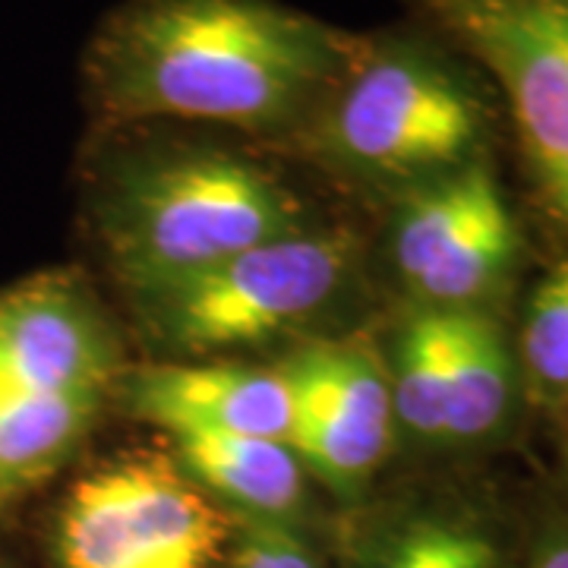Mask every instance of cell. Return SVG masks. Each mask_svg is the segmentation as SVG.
Instances as JSON below:
<instances>
[{
    "instance_id": "1",
    "label": "cell",
    "mask_w": 568,
    "mask_h": 568,
    "mask_svg": "<svg viewBox=\"0 0 568 568\" xmlns=\"http://www.w3.org/2000/svg\"><path fill=\"white\" fill-rule=\"evenodd\" d=\"M361 41L275 0H126L89 48L114 121L301 130Z\"/></svg>"
},
{
    "instance_id": "2",
    "label": "cell",
    "mask_w": 568,
    "mask_h": 568,
    "mask_svg": "<svg viewBox=\"0 0 568 568\" xmlns=\"http://www.w3.org/2000/svg\"><path fill=\"white\" fill-rule=\"evenodd\" d=\"M301 133L323 162L410 190L487 159L493 108L446 51L417 39L361 41Z\"/></svg>"
},
{
    "instance_id": "3",
    "label": "cell",
    "mask_w": 568,
    "mask_h": 568,
    "mask_svg": "<svg viewBox=\"0 0 568 568\" xmlns=\"http://www.w3.org/2000/svg\"><path fill=\"white\" fill-rule=\"evenodd\" d=\"M304 231V209L287 186L224 152L142 162L102 203L108 260L133 294Z\"/></svg>"
},
{
    "instance_id": "4",
    "label": "cell",
    "mask_w": 568,
    "mask_h": 568,
    "mask_svg": "<svg viewBox=\"0 0 568 568\" xmlns=\"http://www.w3.org/2000/svg\"><path fill=\"white\" fill-rule=\"evenodd\" d=\"M357 246L342 231H304L136 294L149 332L174 351L263 345L316 316L345 287Z\"/></svg>"
},
{
    "instance_id": "5",
    "label": "cell",
    "mask_w": 568,
    "mask_h": 568,
    "mask_svg": "<svg viewBox=\"0 0 568 568\" xmlns=\"http://www.w3.org/2000/svg\"><path fill=\"white\" fill-rule=\"evenodd\" d=\"M496 82L530 190L568 234V0H424Z\"/></svg>"
},
{
    "instance_id": "6",
    "label": "cell",
    "mask_w": 568,
    "mask_h": 568,
    "mask_svg": "<svg viewBox=\"0 0 568 568\" xmlns=\"http://www.w3.org/2000/svg\"><path fill=\"white\" fill-rule=\"evenodd\" d=\"M231 525L168 455H130L70 489L58 521L61 568H212Z\"/></svg>"
},
{
    "instance_id": "7",
    "label": "cell",
    "mask_w": 568,
    "mask_h": 568,
    "mask_svg": "<svg viewBox=\"0 0 568 568\" xmlns=\"http://www.w3.org/2000/svg\"><path fill=\"white\" fill-rule=\"evenodd\" d=\"M392 263L417 306L493 310L521 263V227L487 159L402 193Z\"/></svg>"
},
{
    "instance_id": "8",
    "label": "cell",
    "mask_w": 568,
    "mask_h": 568,
    "mask_svg": "<svg viewBox=\"0 0 568 568\" xmlns=\"http://www.w3.org/2000/svg\"><path fill=\"white\" fill-rule=\"evenodd\" d=\"M291 392L287 446L335 493H357L398 436L388 361L373 335L320 338L282 366Z\"/></svg>"
},
{
    "instance_id": "9",
    "label": "cell",
    "mask_w": 568,
    "mask_h": 568,
    "mask_svg": "<svg viewBox=\"0 0 568 568\" xmlns=\"http://www.w3.org/2000/svg\"><path fill=\"white\" fill-rule=\"evenodd\" d=\"M121 351L92 294L70 275H41L0 294V392L104 395Z\"/></svg>"
},
{
    "instance_id": "10",
    "label": "cell",
    "mask_w": 568,
    "mask_h": 568,
    "mask_svg": "<svg viewBox=\"0 0 568 568\" xmlns=\"http://www.w3.org/2000/svg\"><path fill=\"white\" fill-rule=\"evenodd\" d=\"M123 407L168 436H260L291 433V392L282 369L244 364H155L121 373Z\"/></svg>"
},
{
    "instance_id": "11",
    "label": "cell",
    "mask_w": 568,
    "mask_h": 568,
    "mask_svg": "<svg viewBox=\"0 0 568 568\" xmlns=\"http://www.w3.org/2000/svg\"><path fill=\"white\" fill-rule=\"evenodd\" d=\"M521 392L515 342L493 310H452L443 446L474 448L506 433Z\"/></svg>"
},
{
    "instance_id": "12",
    "label": "cell",
    "mask_w": 568,
    "mask_h": 568,
    "mask_svg": "<svg viewBox=\"0 0 568 568\" xmlns=\"http://www.w3.org/2000/svg\"><path fill=\"white\" fill-rule=\"evenodd\" d=\"M183 474L260 521H284L304 506V465L282 439L171 436Z\"/></svg>"
},
{
    "instance_id": "13",
    "label": "cell",
    "mask_w": 568,
    "mask_h": 568,
    "mask_svg": "<svg viewBox=\"0 0 568 568\" xmlns=\"http://www.w3.org/2000/svg\"><path fill=\"white\" fill-rule=\"evenodd\" d=\"M354 568H518L499 525L470 503L398 511L366 537Z\"/></svg>"
},
{
    "instance_id": "14",
    "label": "cell",
    "mask_w": 568,
    "mask_h": 568,
    "mask_svg": "<svg viewBox=\"0 0 568 568\" xmlns=\"http://www.w3.org/2000/svg\"><path fill=\"white\" fill-rule=\"evenodd\" d=\"M102 398L0 392V511L61 470L95 424Z\"/></svg>"
},
{
    "instance_id": "15",
    "label": "cell",
    "mask_w": 568,
    "mask_h": 568,
    "mask_svg": "<svg viewBox=\"0 0 568 568\" xmlns=\"http://www.w3.org/2000/svg\"><path fill=\"white\" fill-rule=\"evenodd\" d=\"M448 361L452 310L417 306L398 328V342L388 361V379L398 433L420 446H443Z\"/></svg>"
},
{
    "instance_id": "16",
    "label": "cell",
    "mask_w": 568,
    "mask_h": 568,
    "mask_svg": "<svg viewBox=\"0 0 568 568\" xmlns=\"http://www.w3.org/2000/svg\"><path fill=\"white\" fill-rule=\"evenodd\" d=\"M521 392L547 410L568 407V256L534 284L515 338Z\"/></svg>"
},
{
    "instance_id": "17",
    "label": "cell",
    "mask_w": 568,
    "mask_h": 568,
    "mask_svg": "<svg viewBox=\"0 0 568 568\" xmlns=\"http://www.w3.org/2000/svg\"><path fill=\"white\" fill-rule=\"evenodd\" d=\"M234 568H320L316 559L291 534L272 521H260L246 530Z\"/></svg>"
},
{
    "instance_id": "18",
    "label": "cell",
    "mask_w": 568,
    "mask_h": 568,
    "mask_svg": "<svg viewBox=\"0 0 568 568\" xmlns=\"http://www.w3.org/2000/svg\"><path fill=\"white\" fill-rule=\"evenodd\" d=\"M518 568H568V506L549 511L518 552Z\"/></svg>"
},
{
    "instance_id": "19",
    "label": "cell",
    "mask_w": 568,
    "mask_h": 568,
    "mask_svg": "<svg viewBox=\"0 0 568 568\" xmlns=\"http://www.w3.org/2000/svg\"><path fill=\"white\" fill-rule=\"evenodd\" d=\"M566 417H568V407H566ZM566 455H568V436H566Z\"/></svg>"
}]
</instances>
